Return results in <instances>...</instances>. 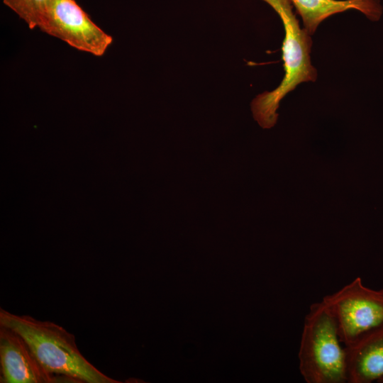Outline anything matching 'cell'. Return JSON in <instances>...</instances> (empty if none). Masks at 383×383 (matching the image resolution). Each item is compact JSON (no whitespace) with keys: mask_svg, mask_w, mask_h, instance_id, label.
Masks as SVG:
<instances>
[{"mask_svg":"<svg viewBox=\"0 0 383 383\" xmlns=\"http://www.w3.org/2000/svg\"><path fill=\"white\" fill-rule=\"evenodd\" d=\"M0 326L21 335L49 372L75 382L119 383L92 365L79 350L74 335L50 321L12 313L0 309Z\"/></svg>","mask_w":383,"mask_h":383,"instance_id":"obj_1","label":"cell"},{"mask_svg":"<svg viewBox=\"0 0 383 383\" xmlns=\"http://www.w3.org/2000/svg\"><path fill=\"white\" fill-rule=\"evenodd\" d=\"M269 4L280 17L285 36L282 43V60L284 76L279 86L271 91L256 96L250 107L254 119L262 128L269 129L277 123L279 102L297 85L315 82L317 70L311 65V35L300 27L293 11L291 0H262Z\"/></svg>","mask_w":383,"mask_h":383,"instance_id":"obj_2","label":"cell"},{"mask_svg":"<svg viewBox=\"0 0 383 383\" xmlns=\"http://www.w3.org/2000/svg\"><path fill=\"white\" fill-rule=\"evenodd\" d=\"M301 18L304 28L313 35L319 24L334 14L357 10L369 20L380 19L383 8L380 0H291Z\"/></svg>","mask_w":383,"mask_h":383,"instance_id":"obj_8","label":"cell"},{"mask_svg":"<svg viewBox=\"0 0 383 383\" xmlns=\"http://www.w3.org/2000/svg\"><path fill=\"white\" fill-rule=\"evenodd\" d=\"M345 349L348 383H379L383 379V325Z\"/></svg>","mask_w":383,"mask_h":383,"instance_id":"obj_7","label":"cell"},{"mask_svg":"<svg viewBox=\"0 0 383 383\" xmlns=\"http://www.w3.org/2000/svg\"><path fill=\"white\" fill-rule=\"evenodd\" d=\"M298 359L306 383H348L345 346L323 301L312 304L305 316Z\"/></svg>","mask_w":383,"mask_h":383,"instance_id":"obj_3","label":"cell"},{"mask_svg":"<svg viewBox=\"0 0 383 383\" xmlns=\"http://www.w3.org/2000/svg\"><path fill=\"white\" fill-rule=\"evenodd\" d=\"M53 0H3V3L20 18L30 29L40 28L44 22Z\"/></svg>","mask_w":383,"mask_h":383,"instance_id":"obj_9","label":"cell"},{"mask_svg":"<svg viewBox=\"0 0 383 383\" xmlns=\"http://www.w3.org/2000/svg\"><path fill=\"white\" fill-rule=\"evenodd\" d=\"M0 366L1 383H53L72 380L47 371L23 338L4 326H0Z\"/></svg>","mask_w":383,"mask_h":383,"instance_id":"obj_6","label":"cell"},{"mask_svg":"<svg viewBox=\"0 0 383 383\" xmlns=\"http://www.w3.org/2000/svg\"><path fill=\"white\" fill-rule=\"evenodd\" d=\"M379 383H383V379L379 382Z\"/></svg>","mask_w":383,"mask_h":383,"instance_id":"obj_10","label":"cell"},{"mask_svg":"<svg viewBox=\"0 0 383 383\" xmlns=\"http://www.w3.org/2000/svg\"><path fill=\"white\" fill-rule=\"evenodd\" d=\"M322 301L331 311L345 346L383 325V289L365 286L360 277Z\"/></svg>","mask_w":383,"mask_h":383,"instance_id":"obj_4","label":"cell"},{"mask_svg":"<svg viewBox=\"0 0 383 383\" xmlns=\"http://www.w3.org/2000/svg\"><path fill=\"white\" fill-rule=\"evenodd\" d=\"M39 29L96 57L103 56L113 43L111 35L94 23L75 0H53Z\"/></svg>","mask_w":383,"mask_h":383,"instance_id":"obj_5","label":"cell"}]
</instances>
